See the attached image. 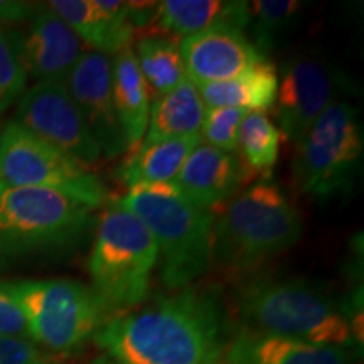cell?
Returning a JSON list of instances; mask_svg holds the SVG:
<instances>
[{
  "mask_svg": "<svg viewBox=\"0 0 364 364\" xmlns=\"http://www.w3.org/2000/svg\"><path fill=\"white\" fill-rule=\"evenodd\" d=\"M228 339L218 294L193 287L115 314L93 338L117 364H213L223 356Z\"/></svg>",
  "mask_w": 364,
  "mask_h": 364,
  "instance_id": "6da1fadb",
  "label": "cell"
},
{
  "mask_svg": "<svg viewBox=\"0 0 364 364\" xmlns=\"http://www.w3.org/2000/svg\"><path fill=\"white\" fill-rule=\"evenodd\" d=\"M235 304L247 331L348 349L356 344L349 311L314 280L247 277Z\"/></svg>",
  "mask_w": 364,
  "mask_h": 364,
  "instance_id": "7a4b0ae2",
  "label": "cell"
},
{
  "mask_svg": "<svg viewBox=\"0 0 364 364\" xmlns=\"http://www.w3.org/2000/svg\"><path fill=\"white\" fill-rule=\"evenodd\" d=\"M302 236V216L279 186L262 179L225 204L213 220L211 262L248 275L290 250Z\"/></svg>",
  "mask_w": 364,
  "mask_h": 364,
  "instance_id": "3957f363",
  "label": "cell"
},
{
  "mask_svg": "<svg viewBox=\"0 0 364 364\" xmlns=\"http://www.w3.org/2000/svg\"><path fill=\"white\" fill-rule=\"evenodd\" d=\"M95 228V208L51 189H0V272L75 250Z\"/></svg>",
  "mask_w": 364,
  "mask_h": 364,
  "instance_id": "277c9868",
  "label": "cell"
},
{
  "mask_svg": "<svg viewBox=\"0 0 364 364\" xmlns=\"http://www.w3.org/2000/svg\"><path fill=\"white\" fill-rule=\"evenodd\" d=\"M144 223L157 247L161 280L169 290L191 287L211 265V211L196 208L179 191L150 193L140 186L118 199Z\"/></svg>",
  "mask_w": 364,
  "mask_h": 364,
  "instance_id": "5b68a950",
  "label": "cell"
},
{
  "mask_svg": "<svg viewBox=\"0 0 364 364\" xmlns=\"http://www.w3.org/2000/svg\"><path fill=\"white\" fill-rule=\"evenodd\" d=\"M157 247L134 213L110 201L100 218L88 270L97 292L112 314L136 309L147 299Z\"/></svg>",
  "mask_w": 364,
  "mask_h": 364,
  "instance_id": "8992f818",
  "label": "cell"
},
{
  "mask_svg": "<svg viewBox=\"0 0 364 364\" xmlns=\"http://www.w3.org/2000/svg\"><path fill=\"white\" fill-rule=\"evenodd\" d=\"M295 145L294 181L300 194L331 203L353 193L364 152L363 125L353 103L336 100Z\"/></svg>",
  "mask_w": 364,
  "mask_h": 364,
  "instance_id": "52a82bcc",
  "label": "cell"
},
{
  "mask_svg": "<svg viewBox=\"0 0 364 364\" xmlns=\"http://www.w3.org/2000/svg\"><path fill=\"white\" fill-rule=\"evenodd\" d=\"M0 285L19 306L29 339L54 353L81 348L113 317L93 287L76 280H17Z\"/></svg>",
  "mask_w": 364,
  "mask_h": 364,
  "instance_id": "ba28073f",
  "label": "cell"
},
{
  "mask_svg": "<svg viewBox=\"0 0 364 364\" xmlns=\"http://www.w3.org/2000/svg\"><path fill=\"white\" fill-rule=\"evenodd\" d=\"M39 188L68 194L100 208L107 189L88 167L9 120L0 132V189Z\"/></svg>",
  "mask_w": 364,
  "mask_h": 364,
  "instance_id": "9c48e42d",
  "label": "cell"
},
{
  "mask_svg": "<svg viewBox=\"0 0 364 364\" xmlns=\"http://www.w3.org/2000/svg\"><path fill=\"white\" fill-rule=\"evenodd\" d=\"M14 120L81 166H93L102 157V150L65 83L48 81L26 90Z\"/></svg>",
  "mask_w": 364,
  "mask_h": 364,
  "instance_id": "30bf717a",
  "label": "cell"
},
{
  "mask_svg": "<svg viewBox=\"0 0 364 364\" xmlns=\"http://www.w3.org/2000/svg\"><path fill=\"white\" fill-rule=\"evenodd\" d=\"M339 78L341 75L329 63L312 54H294L282 65L273 105L287 140L297 144L314 122L338 100Z\"/></svg>",
  "mask_w": 364,
  "mask_h": 364,
  "instance_id": "8fae6325",
  "label": "cell"
},
{
  "mask_svg": "<svg viewBox=\"0 0 364 364\" xmlns=\"http://www.w3.org/2000/svg\"><path fill=\"white\" fill-rule=\"evenodd\" d=\"M65 85L102 156L113 159L127 154L125 135L113 102L110 58L97 51L83 53Z\"/></svg>",
  "mask_w": 364,
  "mask_h": 364,
  "instance_id": "7c38bea8",
  "label": "cell"
},
{
  "mask_svg": "<svg viewBox=\"0 0 364 364\" xmlns=\"http://www.w3.org/2000/svg\"><path fill=\"white\" fill-rule=\"evenodd\" d=\"M17 39L27 78L36 83H66L85 53L81 39L46 4L38 7L24 33L17 31Z\"/></svg>",
  "mask_w": 364,
  "mask_h": 364,
  "instance_id": "4fadbf2b",
  "label": "cell"
},
{
  "mask_svg": "<svg viewBox=\"0 0 364 364\" xmlns=\"http://www.w3.org/2000/svg\"><path fill=\"white\" fill-rule=\"evenodd\" d=\"M186 75L196 86L233 80L267 59L243 31L218 29L179 43Z\"/></svg>",
  "mask_w": 364,
  "mask_h": 364,
  "instance_id": "5bb4252c",
  "label": "cell"
},
{
  "mask_svg": "<svg viewBox=\"0 0 364 364\" xmlns=\"http://www.w3.org/2000/svg\"><path fill=\"white\" fill-rule=\"evenodd\" d=\"M248 179L236 154L199 142L176 176L174 184L181 196L196 208L209 209L233 199Z\"/></svg>",
  "mask_w": 364,
  "mask_h": 364,
  "instance_id": "9a60e30c",
  "label": "cell"
},
{
  "mask_svg": "<svg viewBox=\"0 0 364 364\" xmlns=\"http://www.w3.org/2000/svg\"><path fill=\"white\" fill-rule=\"evenodd\" d=\"M223 364H356L348 348L312 344L241 329L230 336Z\"/></svg>",
  "mask_w": 364,
  "mask_h": 364,
  "instance_id": "2e32d148",
  "label": "cell"
},
{
  "mask_svg": "<svg viewBox=\"0 0 364 364\" xmlns=\"http://www.w3.org/2000/svg\"><path fill=\"white\" fill-rule=\"evenodd\" d=\"M46 6L100 54L110 58L130 48L135 31L129 11L122 4L98 7L95 0H51Z\"/></svg>",
  "mask_w": 364,
  "mask_h": 364,
  "instance_id": "e0dca14e",
  "label": "cell"
},
{
  "mask_svg": "<svg viewBox=\"0 0 364 364\" xmlns=\"http://www.w3.org/2000/svg\"><path fill=\"white\" fill-rule=\"evenodd\" d=\"M250 4L235 0H166L159 2L156 24L164 33L194 36L218 29H247Z\"/></svg>",
  "mask_w": 364,
  "mask_h": 364,
  "instance_id": "ac0fdd59",
  "label": "cell"
},
{
  "mask_svg": "<svg viewBox=\"0 0 364 364\" xmlns=\"http://www.w3.org/2000/svg\"><path fill=\"white\" fill-rule=\"evenodd\" d=\"M113 102L124 130L127 152L144 142L150 117V91L136 65L134 49L125 48L110 59Z\"/></svg>",
  "mask_w": 364,
  "mask_h": 364,
  "instance_id": "d6986e66",
  "label": "cell"
},
{
  "mask_svg": "<svg viewBox=\"0 0 364 364\" xmlns=\"http://www.w3.org/2000/svg\"><path fill=\"white\" fill-rule=\"evenodd\" d=\"M201 142V135L142 142L125 154L117 177L127 188L156 182H174L189 154Z\"/></svg>",
  "mask_w": 364,
  "mask_h": 364,
  "instance_id": "ffe728a7",
  "label": "cell"
},
{
  "mask_svg": "<svg viewBox=\"0 0 364 364\" xmlns=\"http://www.w3.org/2000/svg\"><path fill=\"white\" fill-rule=\"evenodd\" d=\"M198 88L206 108L233 107L248 113H263L275 103L279 73L273 63L263 59L233 80L199 85Z\"/></svg>",
  "mask_w": 364,
  "mask_h": 364,
  "instance_id": "44dd1931",
  "label": "cell"
},
{
  "mask_svg": "<svg viewBox=\"0 0 364 364\" xmlns=\"http://www.w3.org/2000/svg\"><path fill=\"white\" fill-rule=\"evenodd\" d=\"M204 107L199 88L189 78L150 105L149 127L144 142L201 135Z\"/></svg>",
  "mask_w": 364,
  "mask_h": 364,
  "instance_id": "7402d4cb",
  "label": "cell"
},
{
  "mask_svg": "<svg viewBox=\"0 0 364 364\" xmlns=\"http://www.w3.org/2000/svg\"><path fill=\"white\" fill-rule=\"evenodd\" d=\"M136 65L149 90L159 97L188 78L179 43L164 36H145L134 49Z\"/></svg>",
  "mask_w": 364,
  "mask_h": 364,
  "instance_id": "603a6c76",
  "label": "cell"
},
{
  "mask_svg": "<svg viewBox=\"0 0 364 364\" xmlns=\"http://www.w3.org/2000/svg\"><path fill=\"white\" fill-rule=\"evenodd\" d=\"M250 4L247 29L263 56L275 51L299 26L304 4L297 0H255Z\"/></svg>",
  "mask_w": 364,
  "mask_h": 364,
  "instance_id": "cb8c5ba5",
  "label": "cell"
},
{
  "mask_svg": "<svg viewBox=\"0 0 364 364\" xmlns=\"http://www.w3.org/2000/svg\"><path fill=\"white\" fill-rule=\"evenodd\" d=\"M238 150L248 176L268 174L279 161L280 130L265 113H247L240 125Z\"/></svg>",
  "mask_w": 364,
  "mask_h": 364,
  "instance_id": "d4e9b609",
  "label": "cell"
},
{
  "mask_svg": "<svg viewBox=\"0 0 364 364\" xmlns=\"http://www.w3.org/2000/svg\"><path fill=\"white\" fill-rule=\"evenodd\" d=\"M27 73L22 63L17 31L0 24V113L22 97Z\"/></svg>",
  "mask_w": 364,
  "mask_h": 364,
  "instance_id": "484cf974",
  "label": "cell"
},
{
  "mask_svg": "<svg viewBox=\"0 0 364 364\" xmlns=\"http://www.w3.org/2000/svg\"><path fill=\"white\" fill-rule=\"evenodd\" d=\"M248 112L241 108L221 107L206 108L201 124V140L223 152L235 154L238 150L240 125Z\"/></svg>",
  "mask_w": 364,
  "mask_h": 364,
  "instance_id": "4316f807",
  "label": "cell"
},
{
  "mask_svg": "<svg viewBox=\"0 0 364 364\" xmlns=\"http://www.w3.org/2000/svg\"><path fill=\"white\" fill-rule=\"evenodd\" d=\"M0 364H51V361L31 339L0 336Z\"/></svg>",
  "mask_w": 364,
  "mask_h": 364,
  "instance_id": "83f0119b",
  "label": "cell"
},
{
  "mask_svg": "<svg viewBox=\"0 0 364 364\" xmlns=\"http://www.w3.org/2000/svg\"><path fill=\"white\" fill-rule=\"evenodd\" d=\"M0 336L29 339L26 318L16 300L7 294L2 285H0Z\"/></svg>",
  "mask_w": 364,
  "mask_h": 364,
  "instance_id": "f1b7e54d",
  "label": "cell"
},
{
  "mask_svg": "<svg viewBox=\"0 0 364 364\" xmlns=\"http://www.w3.org/2000/svg\"><path fill=\"white\" fill-rule=\"evenodd\" d=\"M38 4L17 2V0H0V24H24L34 17Z\"/></svg>",
  "mask_w": 364,
  "mask_h": 364,
  "instance_id": "f546056e",
  "label": "cell"
},
{
  "mask_svg": "<svg viewBox=\"0 0 364 364\" xmlns=\"http://www.w3.org/2000/svg\"><path fill=\"white\" fill-rule=\"evenodd\" d=\"M91 364H117L115 361H112V359H108L107 356H103V358H98V359H95L93 363Z\"/></svg>",
  "mask_w": 364,
  "mask_h": 364,
  "instance_id": "4dcf8cb0",
  "label": "cell"
},
{
  "mask_svg": "<svg viewBox=\"0 0 364 364\" xmlns=\"http://www.w3.org/2000/svg\"><path fill=\"white\" fill-rule=\"evenodd\" d=\"M0 132H2V124H0Z\"/></svg>",
  "mask_w": 364,
  "mask_h": 364,
  "instance_id": "1f68e13d",
  "label": "cell"
},
{
  "mask_svg": "<svg viewBox=\"0 0 364 364\" xmlns=\"http://www.w3.org/2000/svg\"><path fill=\"white\" fill-rule=\"evenodd\" d=\"M213 364H221V363H220V361H218V363H213Z\"/></svg>",
  "mask_w": 364,
  "mask_h": 364,
  "instance_id": "d6a6232c",
  "label": "cell"
}]
</instances>
